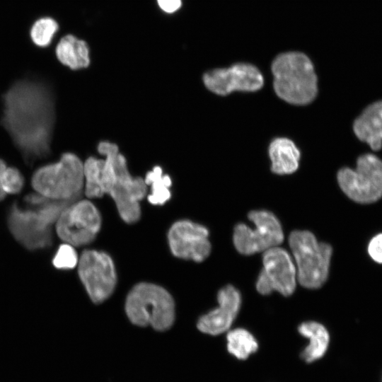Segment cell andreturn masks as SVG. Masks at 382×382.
<instances>
[{
  "mask_svg": "<svg viewBox=\"0 0 382 382\" xmlns=\"http://www.w3.org/2000/svg\"><path fill=\"white\" fill-rule=\"evenodd\" d=\"M1 124L28 165L50 154L55 123L50 86L30 79L18 80L2 96Z\"/></svg>",
  "mask_w": 382,
  "mask_h": 382,
  "instance_id": "cell-1",
  "label": "cell"
},
{
  "mask_svg": "<svg viewBox=\"0 0 382 382\" xmlns=\"http://www.w3.org/2000/svg\"><path fill=\"white\" fill-rule=\"evenodd\" d=\"M98 151L104 158L90 156L84 163L88 195L93 198L109 195L122 219L127 224L136 223L141 216L140 201L147 192L144 178L131 175L126 158L116 144L102 141Z\"/></svg>",
  "mask_w": 382,
  "mask_h": 382,
  "instance_id": "cell-2",
  "label": "cell"
},
{
  "mask_svg": "<svg viewBox=\"0 0 382 382\" xmlns=\"http://www.w3.org/2000/svg\"><path fill=\"white\" fill-rule=\"evenodd\" d=\"M276 94L294 105H306L318 93L314 66L303 53L289 52L279 54L272 64Z\"/></svg>",
  "mask_w": 382,
  "mask_h": 382,
  "instance_id": "cell-3",
  "label": "cell"
},
{
  "mask_svg": "<svg viewBox=\"0 0 382 382\" xmlns=\"http://www.w3.org/2000/svg\"><path fill=\"white\" fill-rule=\"evenodd\" d=\"M73 202L49 199L40 205L27 209L13 204L8 214L11 231L28 249L45 248L51 243L52 224Z\"/></svg>",
  "mask_w": 382,
  "mask_h": 382,
  "instance_id": "cell-4",
  "label": "cell"
},
{
  "mask_svg": "<svg viewBox=\"0 0 382 382\" xmlns=\"http://www.w3.org/2000/svg\"><path fill=\"white\" fill-rule=\"evenodd\" d=\"M31 184L37 193L48 199L77 200L84 187L83 163L75 154L64 153L59 161L37 169Z\"/></svg>",
  "mask_w": 382,
  "mask_h": 382,
  "instance_id": "cell-5",
  "label": "cell"
},
{
  "mask_svg": "<svg viewBox=\"0 0 382 382\" xmlns=\"http://www.w3.org/2000/svg\"><path fill=\"white\" fill-rule=\"evenodd\" d=\"M125 311L129 320L140 327L151 326L158 331L169 329L175 320V303L163 287L142 282L128 294Z\"/></svg>",
  "mask_w": 382,
  "mask_h": 382,
  "instance_id": "cell-6",
  "label": "cell"
},
{
  "mask_svg": "<svg viewBox=\"0 0 382 382\" xmlns=\"http://www.w3.org/2000/svg\"><path fill=\"white\" fill-rule=\"evenodd\" d=\"M289 241L296 263V277L299 283L308 289L321 287L329 275L332 246L319 242L308 231H292Z\"/></svg>",
  "mask_w": 382,
  "mask_h": 382,
  "instance_id": "cell-7",
  "label": "cell"
},
{
  "mask_svg": "<svg viewBox=\"0 0 382 382\" xmlns=\"http://www.w3.org/2000/svg\"><path fill=\"white\" fill-rule=\"evenodd\" d=\"M337 182L343 192L359 204H371L382 197V161L371 154L360 156L355 169L338 171Z\"/></svg>",
  "mask_w": 382,
  "mask_h": 382,
  "instance_id": "cell-8",
  "label": "cell"
},
{
  "mask_svg": "<svg viewBox=\"0 0 382 382\" xmlns=\"http://www.w3.org/2000/svg\"><path fill=\"white\" fill-rule=\"evenodd\" d=\"M101 226V216L89 200L77 199L69 204L56 221L59 237L73 246L91 243Z\"/></svg>",
  "mask_w": 382,
  "mask_h": 382,
  "instance_id": "cell-9",
  "label": "cell"
},
{
  "mask_svg": "<svg viewBox=\"0 0 382 382\" xmlns=\"http://www.w3.org/2000/svg\"><path fill=\"white\" fill-rule=\"evenodd\" d=\"M248 217L254 224V228L241 223L233 231V243L240 253L248 255L264 252L283 241L282 226L272 212L254 210L249 212Z\"/></svg>",
  "mask_w": 382,
  "mask_h": 382,
  "instance_id": "cell-10",
  "label": "cell"
},
{
  "mask_svg": "<svg viewBox=\"0 0 382 382\" xmlns=\"http://www.w3.org/2000/svg\"><path fill=\"white\" fill-rule=\"evenodd\" d=\"M78 272L93 303H102L112 294L117 275L113 261L107 253L96 250H84L79 259Z\"/></svg>",
  "mask_w": 382,
  "mask_h": 382,
  "instance_id": "cell-11",
  "label": "cell"
},
{
  "mask_svg": "<svg viewBox=\"0 0 382 382\" xmlns=\"http://www.w3.org/2000/svg\"><path fill=\"white\" fill-rule=\"evenodd\" d=\"M263 267L256 282V289L262 295L277 291L290 296L296 288V270L284 249L274 247L264 251Z\"/></svg>",
  "mask_w": 382,
  "mask_h": 382,
  "instance_id": "cell-12",
  "label": "cell"
},
{
  "mask_svg": "<svg viewBox=\"0 0 382 382\" xmlns=\"http://www.w3.org/2000/svg\"><path fill=\"white\" fill-rule=\"evenodd\" d=\"M203 82L212 92L226 96L235 91H258L263 86L264 79L254 65L238 63L228 68L215 69L206 72Z\"/></svg>",
  "mask_w": 382,
  "mask_h": 382,
  "instance_id": "cell-13",
  "label": "cell"
},
{
  "mask_svg": "<svg viewBox=\"0 0 382 382\" xmlns=\"http://www.w3.org/2000/svg\"><path fill=\"white\" fill-rule=\"evenodd\" d=\"M168 241L173 255L181 259L202 262L211 251L208 229L189 220L175 222L168 231Z\"/></svg>",
  "mask_w": 382,
  "mask_h": 382,
  "instance_id": "cell-14",
  "label": "cell"
},
{
  "mask_svg": "<svg viewBox=\"0 0 382 382\" xmlns=\"http://www.w3.org/2000/svg\"><path fill=\"white\" fill-rule=\"evenodd\" d=\"M219 306L202 316L197 321V328L202 332L217 335L228 330L238 315L241 296L232 285L221 288L217 295Z\"/></svg>",
  "mask_w": 382,
  "mask_h": 382,
  "instance_id": "cell-15",
  "label": "cell"
},
{
  "mask_svg": "<svg viewBox=\"0 0 382 382\" xmlns=\"http://www.w3.org/2000/svg\"><path fill=\"white\" fill-rule=\"evenodd\" d=\"M354 132L357 138L366 142L373 151L382 147V100L369 105L355 120Z\"/></svg>",
  "mask_w": 382,
  "mask_h": 382,
  "instance_id": "cell-16",
  "label": "cell"
},
{
  "mask_svg": "<svg viewBox=\"0 0 382 382\" xmlns=\"http://www.w3.org/2000/svg\"><path fill=\"white\" fill-rule=\"evenodd\" d=\"M271 170L279 175L291 174L299 166L300 151L288 138L279 137L272 141L269 146Z\"/></svg>",
  "mask_w": 382,
  "mask_h": 382,
  "instance_id": "cell-17",
  "label": "cell"
},
{
  "mask_svg": "<svg viewBox=\"0 0 382 382\" xmlns=\"http://www.w3.org/2000/svg\"><path fill=\"white\" fill-rule=\"evenodd\" d=\"M59 61L73 70L88 66L89 49L86 42L72 35L63 37L56 47Z\"/></svg>",
  "mask_w": 382,
  "mask_h": 382,
  "instance_id": "cell-18",
  "label": "cell"
},
{
  "mask_svg": "<svg viewBox=\"0 0 382 382\" xmlns=\"http://www.w3.org/2000/svg\"><path fill=\"white\" fill-rule=\"evenodd\" d=\"M298 330L301 335L309 340L308 346L301 352V357L308 363L313 362L323 357L330 342V335L327 329L318 322L308 321L301 323Z\"/></svg>",
  "mask_w": 382,
  "mask_h": 382,
  "instance_id": "cell-19",
  "label": "cell"
},
{
  "mask_svg": "<svg viewBox=\"0 0 382 382\" xmlns=\"http://www.w3.org/2000/svg\"><path fill=\"white\" fill-rule=\"evenodd\" d=\"M144 180L151 187L147 199L151 204L163 205L170 199L172 180L168 174L163 173L161 166H155L146 173Z\"/></svg>",
  "mask_w": 382,
  "mask_h": 382,
  "instance_id": "cell-20",
  "label": "cell"
},
{
  "mask_svg": "<svg viewBox=\"0 0 382 382\" xmlns=\"http://www.w3.org/2000/svg\"><path fill=\"white\" fill-rule=\"evenodd\" d=\"M228 352L238 359H246L258 349V343L247 330L236 328L229 331L226 336Z\"/></svg>",
  "mask_w": 382,
  "mask_h": 382,
  "instance_id": "cell-21",
  "label": "cell"
},
{
  "mask_svg": "<svg viewBox=\"0 0 382 382\" xmlns=\"http://www.w3.org/2000/svg\"><path fill=\"white\" fill-rule=\"evenodd\" d=\"M58 28V24L54 19L42 18L33 24L30 36L36 45L46 47L50 44Z\"/></svg>",
  "mask_w": 382,
  "mask_h": 382,
  "instance_id": "cell-22",
  "label": "cell"
},
{
  "mask_svg": "<svg viewBox=\"0 0 382 382\" xmlns=\"http://www.w3.org/2000/svg\"><path fill=\"white\" fill-rule=\"evenodd\" d=\"M78 262L79 257L74 246L66 243L59 247L52 260L54 266L59 270L72 269Z\"/></svg>",
  "mask_w": 382,
  "mask_h": 382,
  "instance_id": "cell-23",
  "label": "cell"
},
{
  "mask_svg": "<svg viewBox=\"0 0 382 382\" xmlns=\"http://www.w3.org/2000/svg\"><path fill=\"white\" fill-rule=\"evenodd\" d=\"M24 181V178L18 169L6 167L2 175V189L6 195L17 194L21 191Z\"/></svg>",
  "mask_w": 382,
  "mask_h": 382,
  "instance_id": "cell-24",
  "label": "cell"
},
{
  "mask_svg": "<svg viewBox=\"0 0 382 382\" xmlns=\"http://www.w3.org/2000/svg\"><path fill=\"white\" fill-rule=\"evenodd\" d=\"M368 253L374 261L382 264V233L371 239L368 245Z\"/></svg>",
  "mask_w": 382,
  "mask_h": 382,
  "instance_id": "cell-25",
  "label": "cell"
},
{
  "mask_svg": "<svg viewBox=\"0 0 382 382\" xmlns=\"http://www.w3.org/2000/svg\"><path fill=\"white\" fill-rule=\"evenodd\" d=\"M157 2L159 7L168 13L178 10L182 4L181 0H157Z\"/></svg>",
  "mask_w": 382,
  "mask_h": 382,
  "instance_id": "cell-26",
  "label": "cell"
},
{
  "mask_svg": "<svg viewBox=\"0 0 382 382\" xmlns=\"http://www.w3.org/2000/svg\"><path fill=\"white\" fill-rule=\"evenodd\" d=\"M6 167V163H5V161L3 159L0 158V201L4 199L6 195V194L3 190L1 185L2 175Z\"/></svg>",
  "mask_w": 382,
  "mask_h": 382,
  "instance_id": "cell-27",
  "label": "cell"
}]
</instances>
